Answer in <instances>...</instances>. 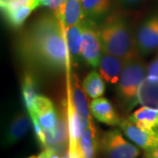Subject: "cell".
<instances>
[{"label": "cell", "mask_w": 158, "mask_h": 158, "mask_svg": "<svg viewBox=\"0 0 158 158\" xmlns=\"http://www.w3.org/2000/svg\"><path fill=\"white\" fill-rule=\"evenodd\" d=\"M119 127L128 139L145 151L158 145V128L148 131L141 128L128 118L121 121Z\"/></svg>", "instance_id": "52a82bcc"}, {"label": "cell", "mask_w": 158, "mask_h": 158, "mask_svg": "<svg viewBox=\"0 0 158 158\" xmlns=\"http://www.w3.org/2000/svg\"><path fill=\"white\" fill-rule=\"evenodd\" d=\"M32 121H33V125H34V134L36 135V138L39 141V143L43 146V147H47V137H46V131L45 129L41 127V125L38 120V118L36 115L34 114H30Z\"/></svg>", "instance_id": "d4e9b609"}, {"label": "cell", "mask_w": 158, "mask_h": 158, "mask_svg": "<svg viewBox=\"0 0 158 158\" xmlns=\"http://www.w3.org/2000/svg\"><path fill=\"white\" fill-rule=\"evenodd\" d=\"M82 33H83V21L65 29L69 57L75 62H78L79 59L81 58Z\"/></svg>", "instance_id": "2e32d148"}, {"label": "cell", "mask_w": 158, "mask_h": 158, "mask_svg": "<svg viewBox=\"0 0 158 158\" xmlns=\"http://www.w3.org/2000/svg\"><path fill=\"white\" fill-rule=\"evenodd\" d=\"M50 158H63V157H60L58 155H57L56 153V151H54V152L52 153V155H51Z\"/></svg>", "instance_id": "4dcf8cb0"}, {"label": "cell", "mask_w": 158, "mask_h": 158, "mask_svg": "<svg viewBox=\"0 0 158 158\" xmlns=\"http://www.w3.org/2000/svg\"><path fill=\"white\" fill-rule=\"evenodd\" d=\"M55 12L65 29L84 21L85 18L81 0H66Z\"/></svg>", "instance_id": "30bf717a"}, {"label": "cell", "mask_w": 158, "mask_h": 158, "mask_svg": "<svg viewBox=\"0 0 158 158\" xmlns=\"http://www.w3.org/2000/svg\"><path fill=\"white\" fill-rule=\"evenodd\" d=\"M137 99L142 106L158 110V78L147 77L144 79L139 87Z\"/></svg>", "instance_id": "4fadbf2b"}, {"label": "cell", "mask_w": 158, "mask_h": 158, "mask_svg": "<svg viewBox=\"0 0 158 158\" xmlns=\"http://www.w3.org/2000/svg\"><path fill=\"white\" fill-rule=\"evenodd\" d=\"M92 120V119H90ZM86 118H82L74 107L71 98L68 102V128L69 139V149L77 150L79 148V141L83 135V132L88 127L89 122Z\"/></svg>", "instance_id": "9c48e42d"}, {"label": "cell", "mask_w": 158, "mask_h": 158, "mask_svg": "<svg viewBox=\"0 0 158 158\" xmlns=\"http://www.w3.org/2000/svg\"><path fill=\"white\" fill-rule=\"evenodd\" d=\"M141 0H119V2L123 5L126 6H133V5H135L137 3H139Z\"/></svg>", "instance_id": "f546056e"}, {"label": "cell", "mask_w": 158, "mask_h": 158, "mask_svg": "<svg viewBox=\"0 0 158 158\" xmlns=\"http://www.w3.org/2000/svg\"><path fill=\"white\" fill-rule=\"evenodd\" d=\"M8 0H0V5L1 4H4V3H6V2H7Z\"/></svg>", "instance_id": "d6a6232c"}, {"label": "cell", "mask_w": 158, "mask_h": 158, "mask_svg": "<svg viewBox=\"0 0 158 158\" xmlns=\"http://www.w3.org/2000/svg\"><path fill=\"white\" fill-rule=\"evenodd\" d=\"M98 29L102 49L128 62L140 59L136 45L135 34H133L127 20L120 16L106 19Z\"/></svg>", "instance_id": "7a4b0ae2"}, {"label": "cell", "mask_w": 158, "mask_h": 158, "mask_svg": "<svg viewBox=\"0 0 158 158\" xmlns=\"http://www.w3.org/2000/svg\"><path fill=\"white\" fill-rule=\"evenodd\" d=\"M102 44L98 29L93 20L83 21L82 44H81V58L87 64L93 68H98L102 56Z\"/></svg>", "instance_id": "5b68a950"}, {"label": "cell", "mask_w": 158, "mask_h": 158, "mask_svg": "<svg viewBox=\"0 0 158 158\" xmlns=\"http://www.w3.org/2000/svg\"><path fill=\"white\" fill-rule=\"evenodd\" d=\"M16 46L20 60L34 70L59 74L68 68L65 28L55 11L35 19L19 37Z\"/></svg>", "instance_id": "6da1fadb"}, {"label": "cell", "mask_w": 158, "mask_h": 158, "mask_svg": "<svg viewBox=\"0 0 158 158\" xmlns=\"http://www.w3.org/2000/svg\"><path fill=\"white\" fill-rule=\"evenodd\" d=\"M25 6H33L36 8L40 6L37 0H8L6 3L1 4V11L13 10Z\"/></svg>", "instance_id": "cb8c5ba5"}, {"label": "cell", "mask_w": 158, "mask_h": 158, "mask_svg": "<svg viewBox=\"0 0 158 158\" xmlns=\"http://www.w3.org/2000/svg\"><path fill=\"white\" fill-rule=\"evenodd\" d=\"M34 9H36L35 6H25L13 10H3L2 12L6 19V22L11 27L19 28L23 26V24L25 23L27 19L29 17V15Z\"/></svg>", "instance_id": "44dd1931"}, {"label": "cell", "mask_w": 158, "mask_h": 158, "mask_svg": "<svg viewBox=\"0 0 158 158\" xmlns=\"http://www.w3.org/2000/svg\"><path fill=\"white\" fill-rule=\"evenodd\" d=\"M63 158H70V156H69V153H66L65 155H64V156Z\"/></svg>", "instance_id": "1f68e13d"}, {"label": "cell", "mask_w": 158, "mask_h": 158, "mask_svg": "<svg viewBox=\"0 0 158 158\" xmlns=\"http://www.w3.org/2000/svg\"><path fill=\"white\" fill-rule=\"evenodd\" d=\"M126 63L124 60L103 51L98 65L103 80L109 85H117Z\"/></svg>", "instance_id": "ba28073f"}, {"label": "cell", "mask_w": 158, "mask_h": 158, "mask_svg": "<svg viewBox=\"0 0 158 158\" xmlns=\"http://www.w3.org/2000/svg\"><path fill=\"white\" fill-rule=\"evenodd\" d=\"M128 119L141 128L153 131L158 128V110L142 106L137 109Z\"/></svg>", "instance_id": "9a60e30c"}, {"label": "cell", "mask_w": 158, "mask_h": 158, "mask_svg": "<svg viewBox=\"0 0 158 158\" xmlns=\"http://www.w3.org/2000/svg\"><path fill=\"white\" fill-rule=\"evenodd\" d=\"M148 77V68L137 59L126 63L116 85V93L120 106L130 111L138 104L137 93L142 81Z\"/></svg>", "instance_id": "3957f363"}, {"label": "cell", "mask_w": 158, "mask_h": 158, "mask_svg": "<svg viewBox=\"0 0 158 158\" xmlns=\"http://www.w3.org/2000/svg\"><path fill=\"white\" fill-rule=\"evenodd\" d=\"M146 158H158V145L146 151Z\"/></svg>", "instance_id": "f1b7e54d"}, {"label": "cell", "mask_w": 158, "mask_h": 158, "mask_svg": "<svg viewBox=\"0 0 158 158\" xmlns=\"http://www.w3.org/2000/svg\"><path fill=\"white\" fill-rule=\"evenodd\" d=\"M52 109H55L54 105L49 98L43 96H38L34 99L33 107L28 112L29 114H35L38 116L41 113L48 112Z\"/></svg>", "instance_id": "603a6c76"}, {"label": "cell", "mask_w": 158, "mask_h": 158, "mask_svg": "<svg viewBox=\"0 0 158 158\" xmlns=\"http://www.w3.org/2000/svg\"><path fill=\"white\" fill-rule=\"evenodd\" d=\"M99 148L106 158H137L140 149L126 141L118 129L106 132L99 141Z\"/></svg>", "instance_id": "277c9868"}, {"label": "cell", "mask_w": 158, "mask_h": 158, "mask_svg": "<svg viewBox=\"0 0 158 158\" xmlns=\"http://www.w3.org/2000/svg\"><path fill=\"white\" fill-rule=\"evenodd\" d=\"M84 87L82 88L79 85L77 78L76 77L75 84L72 89V95L70 97L74 107L82 118H86L88 120L92 119L90 117V106H89L88 98L86 97Z\"/></svg>", "instance_id": "e0dca14e"}, {"label": "cell", "mask_w": 158, "mask_h": 158, "mask_svg": "<svg viewBox=\"0 0 158 158\" xmlns=\"http://www.w3.org/2000/svg\"><path fill=\"white\" fill-rule=\"evenodd\" d=\"M37 118L41 127L45 129V131H49V132L54 133V131L56 127L57 122H58L56 112L55 109H52L48 112L40 114L37 116Z\"/></svg>", "instance_id": "7402d4cb"}, {"label": "cell", "mask_w": 158, "mask_h": 158, "mask_svg": "<svg viewBox=\"0 0 158 158\" xmlns=\"http://www.w3.org/2000/svg\"><path fill=\"white\" fill-rule=\"evenodd\" d=\"M28 158H31V156H30V157H28Z\"/></svg>", "instance_id": "836d02e7"}, {"label": "cell", "mask_w": 158, "mask_h": 158, "mask_svg": "<svg viewBox=\"0 0 158 158\" xmlns=\"http://www.w3.org/2000/svg\"><path fill=\"white\" fill-rule=\"evenodd\" d=\"M148 77L158 78V55L148 67Z\"/></svg>", "instance_id": "4316f807"}, {"label": "cell", "mask_w": 158, "mask_h": 158, "mask_svg": "<svg viewBox=\"0 0 158 158\" xmlns=\"http://www.w3.org/2000/svg\"><path fill=\"white\" fill-rule=\"evenodd\" d=\"M54 151L55 150L51 148H46V149H44L39 156H32L31 158H50L51 155Z\"/></svg>", "instance_id": "83f0119b"}, {"label": "cell", "mask_w": 158, "mask_h": 158, "mask_svg": "<svg viewBox=\"0 0 158 158\" xmlns=\"http://www.w3.org/2000/svg\"><path fill=\"white\" fill-rule=\"evenodd\" d=\"M37 1L39 3L40 6L48 7L55 11L62 6L66 0H37Z\"/></svg>", "instance_id": "484cf974"}, {"label": "cell", "mask_w": 158, "mask_h": 158, "mask_svg": "<svg viewBox=\"0 0 158 158\" xmlns=\"http://www.w3.org/2000/svg\"><path fill=\"white\" fill-rule=\"evenodd\" d=\"M137 48L141 56H147L158 49V14L146 19L135 34Z\"/></svg>", "instance_id": "8992f818"}, {"label": "cell", "mask_w": 158, "mask_h": 158, "mask_svg": "<svg viewBox=\"0 0 158 158\" xmlns=\"http://www.w3.org/2000/svg\"><path fill=\"white\" fill-rule=\"evenodd\" d=\"M98 148L99 142L97 137L96 128L92 120H90L79 141L80 152L84 158H94Z\"/></svg>", "instance_id": "5bb4252c"}, {"label": "cell", "mask_w": 158, "mask_h": 158, "mask_svg": "<svg viewBox=\"0 0 158 158\" xmlns=\"http://www.w3.org/2000/svg\"><path fill=\"white\" fill-rule=\"evenodd\" d=\"M22 96L24 103L27 111H30L33 107L34 99L38 95V81L34 74L27 72L25 74L22 79Z\"/></svg>", "instance_id": "d6986e66"}, {"label": "cell", "mask_w": 158, "mask_h": 158, "mask_svg": "<svg viewBox=\"0 0 158 158\" xmlns=\"http://www.w3.org/2000/svg\"><path fill=\"white\" fill-rule=\"evenodd\" d=\"M33 123L30 114L19 113L11 119L5 137V144L11 146L15 144L27 134Z\"/></svg>", "instance_id": "8fae6325"}, {"label": "cell", "mask_w": 158, "mask_h": 158, "mask_svg": "<svg viewBox=\"0 0 158 158\" xmlns=\"http://www.w3.org/2000/svg\"><path fill=\"white\" fill-rule=\"evenodd\" d=\"M83 87L87 95L91 98H98L104 95L106 90V85L100 74L92 70L85 77L83 82Z\"/></svg>", "instance_id": "ffe728a7"}, {"label": "cell", "mask_w": 158, "mask_h": 158, "mask_svg": "<svg viewBox=\"0 0 158 158\" xmlns=\"http://www.w3.org/2000/svg\"><path fill=\"white\" fill-rule=\"evenodd\" d=\"M90 112L99 122L110 126L119 125L121 120L113 105L105 98H94L90 103Z\"/></svg>", "instance_id": "7c38bea8"}, {"label": "cell", "mask_w": 158, "mask_h": 158, "mask_svg": "<svg viewBox=\"0 0 158 158\" xmlns=\"http://www.w3.org/2000/svg\"><path fill=\"white\" fill-rule=\"evenodd\" d=\"M85 17L93 19H100L107 14L111 6V0H81Z\"/></svg>", "instance_id": "ac0fdd59"}]
</instances>
